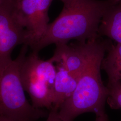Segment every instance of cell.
<instances>
[{
  "label": "cell",
  "mask_w": 121,
  "mask_h": 121,
  "mask_svg": "<svg viewBox=\"0 0 121 121\" xmlns=\"http://www.w3.org/2000/svg\"><path fill=\"white\" fill-rule=\"evenodd\" d=\"M60 14L49 23L43 36L30 48L39 52L48 45L68 43L71 40L85 42L100 37L98 30L106 12L120 0H61Z\"/></svg>",
  "instance_id": "1"
},
{
  "label": "cell",
  "mask_w": 121,
  "mask_h": 121,
  "mask_svg": "<svg viewBox=\"0 0 121 121\" xmlns=\"http://www.w3.org/2000/svg\"><path fill=\"white\" fill-rule=\"evenodd\" d=\"M101 37L87 41V58L85 68L80 75L73 94L58 109L63 121H73L85 112L96 115L105 112V104L108 89L101 76V63L112 43Z\"/></svg>",
  "instance_id": "2"
},
{
  "label": "cell",
  "mask_w": 121,
  "mask_h": 121,
  "mask_svg": "<svg viewBox=\"0 0 121 121\" xmlns=\"http://www.w3.org/2000/svg\"><path fill=\"white\" fill-rule=\"evenodd\" d=\"M28 47L22 45L18 56L0 73V115L13 121H36L48 114L29 102L22 84L20 69Z\"/></svg>",
  "instance_id": "3"
},
{
  "label": "cell",
  "mask_w": 121,
  "mask_h": 121,
  "mask_svg": "<svg viewBox=\"0 0 121 121\" xmlns=\"http://www.w3.org/2000/svg\"><path fill=\"white\" fill-rule=\"evenodd\" d=\"M56 71V66L50 58L43 60L36 52L32 51L23 60L20 69L21 80L35 108L49 110L52 108Z\"/></svg>",
  "instance_id": "4"
},
{
  "label": "cell",
  "mask_w": 121,
  "mask_h": 121,
  "mask_svg": "<svg viewBox=\"0 0 121 121\" xmlns=\"http://www.w3.org/2000/svg\"><path fill=\"white\" fill-rule=\"evenodd\" d=\"M8 0L14 16L28 33L30 48L47 30L48 12L53 0Z\"/></svg>",
  "instance_id": "5"
},
{
  "label": "cell",
  "mask_w": 121,
  "mask_h": 121,
  "mask_svg": "<svg viewBox=\"0 0 121 121\" xmlns=\"http://www.w3.org/2000/svg\"><path fill=\"white\" fill-rule=\"evenodd\" d=\"M28 35L13 14L8 0L0 4V73L11 62L13 50L19 45L29 46Z\"/></svg>",
  "instance_id": "6"
},
{
  "label": "cell",
  "mask_w": 121,
  "mask_h": 121,
  "mask_svg": "<svg viewBox=\"0 0 121 121\" xmlns=\"http://www.w3.org/2000/svg\"><path fill=\"white\" fill-rule=\"evenodd\" d=\"M53 56L50 58L55 65L63 66L70 73L78 77L84 69L87 58L88 43L77 42L76 43L58 44Z\"/></svg>",
  "instance_id": "7"
},
{
  "label": "cell",
  "mask_w": 121,
  "mask_h": 121,
  "mask_svg": "<svg viewBox=\"0 0 121 121\" xmlns=\"http://www.w3.org/2000/svg\"><path fill=\"white\" fill-rule=\"evenodd\" d=\"M56 71L52 92V108L58 110L73 94L79 77L70 73L60 65H55Z\"/></svg>",
  "instance_id": "8"
},
{
  "label": "cell",
  "mask_w": 121,
  "mask_h": 121,
  "mask_svg": "<svg viewBox=\"0 0 121 121\" xmlns=\"http://www.w3.org/2000/svg\"><path fill=\"white\" fill-rule=\"evenodd\" d=\"M98 34L121 44V0L106 12L100 23Z\"/></svg>",
  "instance_id": "9"
},
{
  "label": "cell",
  "mask_w": 121,
  "mask_h": 121,
  "mask_svg": "<svg viewBox=\"0 0 121 121\" xmlns=\"http://www.w3.org/2000/svg\"><path fill=\"white\" fill-rule=\"evenodd\" d=\"M101 68L107 73L108 80L121 81V43L111 44L102 60Z\"/></svg>",
  "instance_id": "10"
},
{
  "label": "cell",
  "mask_w": 121,
  "mask_h": 121,
  "mask_svg": "<svg viewBox=\"0 0 121 121\" xmlns=\"http://www.w3.org/2000/svg\"><path fill=\"white\" fill-rule=\"evenodd\" d=\"M106 86L108 96L106 102L112 109L121 108V81L108 80Z\"/></svg>",
  "instance_id": "11"
},
{
  "label": "cell",
  "mask_w": 121,
  "mask_h": 121,
  "mask_svg": "<svg viewBox=\"0 0 121 121\" xmlns=\"http://www.w3.org/2000/svg\"><path fill=\"white\" fill-rule=\"evenodd\" d=\"M46 121H63L58 115V110L51 108L48 114Z\"/></svg>",
  "instance_id": "12"
},
{
  "label": "cell",
  "mask_w": 121,
  "mask_h": 121,
  "mask_svg": "<svg viewBox=\"0 0 121 121\" xmlns=\"http://www.w3.org/2000/svg\"><path fill=\"white\" fill-rule=\"evenodd\" d=\"M95 121H108V116L105 112L96 115Z\"/></svg>",
  "instance_id": "13"
},
{
  "label": "cell",
  "mask_w": 121,
  "mask_h": 121,
  "mask_svg": "<svg viewBox=\"0 0 121 121\" xmlns=\"http://www.w3.org/2000/svg\"><path fill=\"white\" fill-rule=\"evenodd\" d=\"M0 121H13L5 117L0 115Z\"/></svg>",
  "instance_id": "14"
},
{
  "label": "cell",
  "mask_w": 121,
  "mask_h": 121,
  "mask_svg": "<svg viewBox=\"0 0 121 121\" xmlns=\"http://www.w3.org/2000/svg\"><path fill=\"white\" fill-rule=\"evenodd\" d=\"M2 0H0V3H1V2H2Z\"/></svg>",
  "instance_id": "15"
}]
</instances>
